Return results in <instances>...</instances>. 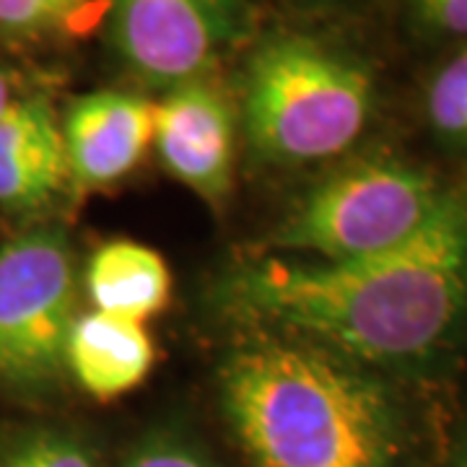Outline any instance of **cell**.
<instances>
[{
    "mask_svg": "<svg viewBox=\"0 0 467 467\" xmlns=\"http://www.w3.org/2000/svg\"><path fill=\"white\" fill-rule=\"evenodd\" d=\"M426 112L436 133L467 153V47L436 70L426 94Z\"/></svg>",
    "mask_w": 467,
    "mask_h": 467,
    "instance_id": "obj_12",
    "label": "cell"
},
{
    "mask_svg": "<svg viewBox=\"0 0 467 467\" xmlns=\"http://www.w3.org/2000/svg\"><path fill=\"white\" fill-rule=\"evenodd\" d=\"M450 195L426 171L402 161H358L319 182L281 223L273 244L322 263L384 254L416 239Z\"/></svg>",
    "mask_w": 467,
    "mask_h": 467,
    "instance_id": "obj_4",
    "label": "cell"
},
{
    "mask_svg": "<svg viewBox=\"0 0 467 467\" xmlns=\"http://www.w3.org/2000/svg\"><path fill=\"white\" fill-rule=\"evenodd\" d=\"M122 467H213L201 451L187 447L182 441H150L135 451Z\"/></svg>",
    "mask_w": 467,
    "mask_h": 467,
    "instance_id": "obj_16",
    "label": "cell"
},
{
    "mask_svg": "<svg viewBox=\"0 0 467 467\" xmlns=\"http://www.w3.org/2000/svg\"><path fill=\"white\" fill-rule=\"evenodd\" d=\"M76 265L57 229H34L0 247V379L45 387L66 368L76 322Z\"/></svg>",
    "mask_w": 467,
    "mask_h": 467,
    "instance_id": "obj_5",
    "label": "cell"
},
{
    "mask_svg": "<svg viewBox=\"0 0 467 467\" xmlns=\"http://www.w3.org/2000/svg\"><path fill=\"white\" fill-rule=\"evenodd\" d=\"M3 467H97L91 451L73 436L45 431L11 451Z\"/></svg>",
    "mask_w": 467,
    "mask_h": 467,
    "instance_id": "obj_14",
    "label": "cell"
},
{
    "mask_svg": "<svg viewBox=\"0 0 467 467\" xmlns=\"http://www.w3.org/2000/svg\"><path fill=\"white\" fill-rule=\"evenodd\" d=\"M11 86H8V81H5V76L0 73V115L11 107Z\"/></svg>",
    "mask_w": 467,
    "mask_h": 467,
    "instance_id": "obj_17",
    "label": "cell"
},
{
    "mask_svg": "<svg viewBox=\"0 0 467 467\" xmlns=\"http://www.w3.org/2000/svg\"><path fill=\"white\" fill-rule=\"evenodd\" d=\"M454 467H467V444H465V450H462V454L457 457V462H454Z\"/></svg>",
    "mask_w": 467,
    "mask_h": 467,
    "instance_id": "obj_18",
    "label": "cell"
},
{
    "mask_svg": "<svg viewBox=\"0 0 467 467\" xmlns=\"http://www.w3.org/2000/svg\"><path fill=\"white\" fill-rule=\"evenodd\" d=\"M221 400L254 467H395L398 416L382 384L304 340L236 350Z\"/></svg>",
    "mask_w": 467,
    "mask_h": 467,
    "instance_id": "obj_2",
    "label": "cell"
},
{
    "mask_svg": "<svg viewBox=\"0 0 467 467\" xmlns=\"http://www.w3.org/2000/svg\"><path fill=\"white\" fill-rule=\"evenodd\" d=\"M117 55L150 86H180L250 29V0H104Z\"/></svg>",
    "mask_w": 467,
    "mask_h": 467,
    "instance_id": "obj_6",
    "label": "cell"
},
{
    "mask_svg": "<svg viewBox=\"0 0 467 467\" xmlns=\"http://www.w3.org/2000/svg\"><path fill=\"white\" fill-rule=\"evenodd\" d=\"M153 146L171 177L208 202L232 190L234 117L226 97L201 78L171 86L153 107Z\"/></svg>",
    "mask_w": 467,
    "mask_h": 467,
    "instance_id": "obj_7",
    "label": "cell"
},
{
    "mask_svg": "<svg viewBox=\"0 0 467 467\" xmlns=\"http://www.w3.org/2000/svg\"><path fill=\"white\" fill-rule=\"evenodd\" d=\"M153 367V340L146 322L88 312L67 335L66 368L88 395L112 400L135 389Z\"/></svg>",
    "mask_w": 467,
    "mask_h": 467,
    "instance_id": "obj_10",
    "label": "cell"
},
{
    "mask_svg": "<svg viewBox=\"0 0 467 467\" xmlns=\"http://www.w3.org/2000/svg\"><path fill=\"white\" fill-rule=\"evenodd\" d=\"M86 288L94 309L146 322L169 304L171 273L156 250L117 239L94 252L86 270Z\"/></svg>",
    "mask_w": 467,
    "mask_h": 467,
    "instance_id": "obj_11",
    "label": "cell"
},
{
    "mask_svg": "<svg viewBox=\"0 0 467 467\" xmlns=\"http://www.w3.org/2000/svg\"><path fill=\"white\" fill-rule=\"evenodd\" d=\"M63 125L70 182L97 190L130 174L153 143V104L122 91H97L67 107Z\"/></svg>",
    "mask_w": 467,
    "mask_h": 467,
    "instance_id": "obj_8",
    "label": "cell"
},
{
    "mask_svg": "<svg viewBox=\"0 0 467 467\" xmlns=\"http://www.w3.org/2000/svg\"><path fill=\"white\" fill-rule=\"evenodd\" d=\"M374 81L364 63L301 34L263 42L247 66L244 125L273 161H319L367 128Z\"/></svg>",
    "mask_w": 467,
    "mask_h": 467,
    "instance_id": "obj_3",
    "label": "cell"
},
{
    "mask_svg": "<svg viewBox=\"0 0 467 467\" xmlns=\"http://www.w3.org/2000/svg\"><path fill=\"white\" fill-rule=\"evenodd\" d=\"M70 182L63 125L45 99L11 101L0 115V205L36 211Z\"/></svg>",
    "mask_w": 467,
    "mask_h": 467,
    "instance_id": "obj_9",
    "label": "cell"
},
{
    "mask_svg": "<svg viewBox=\"0 0 467 467\" xmlns=\"http://www.w3.org/2000/svg\"><path fill=\"white\" fill-rule=\"evenodd\" d=\"M218 301L236 319L296 335L346 358L405 361L434 350L467 306V201L398 250L306 263L263 257L229 270Z\"/></svg>",
    "mask_w": 467,
    "mask_h": 467,
    "instance_id": "obj_1",
    "label": "cell"
},
{
    "mask_svg": "<svg viewBox=\"0 0 467 467\" xmlns=\"http://www.w3.org/2000/svg\"><path fill=\"white\" fill-rule=\"evenodd\" d=\"M423 29L444 36H467V0H405Z\"/></svg>",
    "mask_w": 467,
    "mask_h": 467,
    "instance_id": "obj_15",
    "label": "cell"
},
{
    "mask_svg": "<svg viewBox=\"0 0 467 467\" xmlns=\"http://www.w3.org/2000/svg\"><path fill=\"white\" fill-rule=\"evenodd\" d=\"M88 0H0V32L39 36L66 29Z\"/></svg>",
    "mask_w": 467,
    "mask_h": 467,
    "instance_id": "obj_13",
    "label": "cell"
}]
</instances>
